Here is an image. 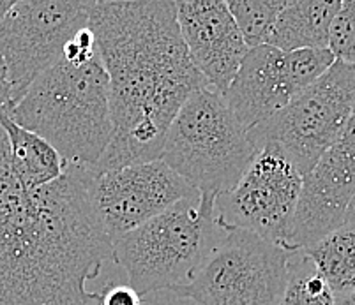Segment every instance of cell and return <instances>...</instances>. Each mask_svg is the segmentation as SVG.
I'll use <instances>...</instances> for the list:
<instances>
[{
  "label": "cell",
  "instance_id": "obj_1",
  "mask_svg": "<svg viewBox=\"0 0 355 305\" xmlns=\"http://www.w3.org/2000/svg\"><path fill=\"white\" fill-rule=\"evenodd\" d=\"M92 166L69 165L27 191L0 127V305H99L98 277L114 243L92 200Z\"/></svg>",
  "mask_w": 355,
  "mask_h": 305
},
{
  "label": "cell",
  "instance_id": "obj_2",
  "mask_svg": "<svg viewBox=\"0 0 355 305\" xmlns=\"http://www.w3.org/2000/svg\"><path fill=\"white\" fill-rule=\"evenodd\" d=\"M89 28L110 82L114 136L96 173L161 159L166 131L207 86L180 35L173 0L89 2Z\"/></svg>",
  "mask_w": 355,
  "mask_h": 305
},
{
  "label": "cell",
  "instance_id": "obj_3",
  "mask_svg": "<svg viewBox=\"0 0 355 305\" xmlns=\"http://www.w3.org/2000/svg\"><path fill=\"white\" fill-rule=\"evenodd\" d=\"M9 117L46 140L66 166H94L114 136L110 82L99 55L83 66L60 59L32 83Z\"/></svg>",
  "mask_w": 355,
  "mask_h": 305
},
{
  "label": "cell",
  "instance_id": "obj_4",
  "mask_svg": "<svg viewBox=\"0 0 355 305\" xmlns=\"http://www.w3.org/2000/svg\"><path fill=\"white\" fill-rule=\"evenodd\" d=\"M216 196L193 192L114 240V261L140 297L186 286L219 242Z\"/></svg>",
  "mask_w": 355,
  "mask_h": 305
},
{
  "label": "cell",
  "instance_id": "obj_5",
  "mask_svg": "<svg viewBox=\"0 0 355 305\" xmlns=\"http://www.w3.org/2000/svg\"><path fill=\"white\" fill-rule=\"evenodd\" d=\"M257 154L250 131L219 92H193L166 131L161 160L195 191L219 196L235 187Z\"/></svg>",
  "mask_w": 355,
  "mask_h": 305
},
{
  "label": "cell",
  "instance_id": "obj_6",
  "mask_svg": "<svg viewBox=\"0 0 355 305\" xmlns=\"http://www.w3.org/2000/svg\"><path fill=\"white\" fill-rule=\"evenodd\" d=\"M355 104V66L336 60L331 69L269 120L250 129L254 149L272 145L302 178L334 145Z\"/></svg>",
  "mask_w": 355,
  "mask_h": 305
},
{
  "label": "cell",
  "instance_id": "obj_7",
  "mask_svg": "<svg viewBox=\"0 0 355 305\" xmlns=\"http://www.w3.org/2000/svg\"><path fill=\"white\" fill-rule=\"evenodd\" d=\"M297 252L248 231L219 240L186 286L172 290L200 305H277Z\"/></svg>",
  "mask_w": 355,
  "mask_h": 305
},
{
  "label": "cell",
  "instance_id": "obj_8",
  "mask_svg": "<svg viewBox=\"0 0 355 305\" xmlns=\"http://www.w3.org/2000/svg\"><path fill=\"white\" fill-rule=\"evenodd\" d=\"M302 182L282 150L261 147L235 187L216 196V226L225 233L248 231L288 249Z\"/></svg>",
  "mask_w": 355,
  "mask_h": 305
},
{
  "label": "cell",
  "instance_id": "obj_9",
  "mask_svg": "<svg viewBox=\"0 0 355 305\" xmlns=\"http://www.w3.org/2000/svg\"><path fill=\"white\" fill-rule=\"evenodd\" d=\"M87 27L89 2H15L0 25V55L11 80L12 106L44 71L62 59L66 44Z\"/></svg>",
  "mask_w": 355,
  "mask_h": 305
},
{
  "label": "cell",
  "instance_id": "obj_10",
  "mask_svg": "<svg viewBox=\"0 0 355 305\" xmlns=\"http://www.w3.org/2000/svg\"><path fill=\"white\" fill-rule=\"evenodd\" d=\"M193 192L198 191L161 159L96 173L92 181L94 207L112 243Z\"/></svg>",
  "mask_w": 355,
  "mask_h": 305
},
{
  "label": "cell",
  "instance_id": "obj_11",
  "mask_svg": "<svg viewBox=\"0 0 355 305\" xmlns=\"http://www.w3.org/2000/svg\"><path fill=\"white\" fill-rule=\"evenodd\" d=\"M355 194V104L334 145L304 176L290 250H304L343 226Z\"/></svg>",
  "mask_w": 355,
  "mask_h": 305
},
{
  "label": "cell",
  "instance_id": "obj_12",
  "mask_svg": "<svg viewBox=\"0 0 355 305\" xmlns=\"http://www.w3.org/2000/svg\"><path fill=\"white\" fill-rule=\"evenodd\" d=\"M175 6L180 35L193 64L209 89L223 94L250 51L227 2L180 0Z\"/></svg>",
  "mask_w": 355,
  "mask_h": 305
},
{
  "label": "cell",
  "instance_id": "obj_13",
  "mask_svg": "<svg viewBox=\"0 0 355 305\" xmlns=\"http://www.w3.org/2000/svg\"><path fill=\"white\" fill-rule=\"evenodd\" d=\"M221 95L248 131L269 120L299 95L288 53L270 44L251 48Z\"/></svg>",
  "mask_w": 355,
  "mask_h": 305
},
{
  "label": "cell",
  "instance_id": "obj_14",
  "mask_svg": "<svg viewBox=\"0 0 355 305\" xmlns=\"http://www.w3.org/2000/svg\"><path fill=\"white\" fill-rule=\"evenodd\" d=\"M341 9V2L325 0H286L277 16L269 44L290 53L297 50L329 48L332 21Z\"/></svg>",
  "mask_w": 355,
  "mask_h": 305
},
{
  "label": "cell",
  "instance_id": "obj_15",
  "mask_svg": "<svg viewBox=\"0 0 355 305\" xmlns=\"http://www.w3.org/2000/svg\"><path fill=\"white\" fill-rule=\"evenodd\" d=\"M0 127L8 140L12 172L27 191L53 184L64 175L66 165L59 152L46 140L20 127L9 117V111L0 113Z\"/></svg>",
  "mask_w": 355,
  "mask_h": 305
},
{
  "label": "cell",
  "instance_id": "obj_16",
  "mask_svg": "<svg viewBox=\"0 0 355 305\" xmlns=\"http://www.w3.org/2000/svg\"><path fill=\"white\" fill-rule=\"evenodd\" d=\"M334 295L355 291V226L343 224L302 250Z\"/></svg>",
  "mask_w": 355,
  "mask_h": 305
},
{
  "label": "cell",
  "instance_id": "obj_17",
  "mask_svg": "<svg viewBox=\"0 0 355 305\" xmlns=\"http://www.w3.org/2000/svg\"><path fill=\"white\" fill-rule=\"evenodd\" d=\"M248 48L269 44L277 16L286 0H230L227 2Z\"/></svg>",
  "mask_w": 355,
  "mask_h": 305
},
{
  "label": "cell",
  "instance_id": "obj_18",
  "mask_svg": "<svg viewBox=\"0 0 355 305\" xmlns=\"http://www.w3.org/2000/svg\"><path fill=\"white\" fill-rule=\"evenodd\" d=\"M277 305H334V293L302 250L290 263L288 282Z\"/></svg>",
  "mask_w": 355,
  "mask_h": 305
},
{
  "label": "cell",
  "instance_id": "obj_19",
  "mask_svg": "<svg viewBox=\"0 0 355 305\" xmlns=\"http://www.w3.org/2000/svg\"><path fill=\"white\" fill-rule=\"evenodd\" d=\"M329 50L336 60L355 66V0L341 2L329 35Z\"/></svg>",
  "mask_w": 355,
  "mask_h": 305
},
{
  "label": "cell",
  "instance_id": "obj_20",
  "mask_svg": "<svg viewBox=\"0 0 355 305\" xmlns=\"http://www.w3.org/2000/svg\"><path fill=\"white\" fill-rule=\"evenodd\" d=\"M99 305H144V302L131 286L117 282L99 291Z\"/></svg>",
  "mask_w": 355,
  "mask_h": 305
},
{
  "label": "cell",
  "instance_id": "obj_21",
  "mask_svg": "<svg viewBox=\"0 0 355 305\" xmlns=\"http://www.w3.org/2000/svg\"><path fill=\"white\" fill-rule=\"evenodd\" d=\"M12 108V86L9 80L8 66L0 55V113L9 111Z\"/></svg>",
  "mask_w": 355,
  "mask_h": 305
},
{
  "label": "cell",
  "instance_id": "obj_22",
  "mask_svg": "<svg viewBox=\"0 0 355 305\" xmlns=\"http://www.w3.org/2000/svg\"><path fill=\"white\" fill-rule=\"evenodd\" d=\"M334 305H355V291L334 295Z\"/></svg>",
  "mask_w": 355,
  "mask_h": 305
},
{
  "label": "cell",
  "instance_id": "obj_23",
  "mask_svg": "<svg viewBox=\"0 0 355 305\" xmlns=\"http://www.w3.org/2000/svg\"><path fill=\"white\" fill-rule=\"evenodd\" d=\"M343 224H352V226H355V194H354V198H352L350 205H348V208H347V215H345V223Z\"/></svg>",
  "mask_w": 355,
  "mask_h": 305
},
{
  "label": "cell",
  "instance_id": "obj_24",
  "mask_svg": "<svg viewBox=\"0 0 355 305\" xmlns=\"http://www.w3.org/2000/svg\"><path fill=\"white\" fill-rule=\"evenodd\" d=\"M12 6H15V0H0V25H2L4 18L8 16V12L11 11Z\"/></svg>",
  "mask_w": 355,
  "mask_h": 305
}]
</instances>
